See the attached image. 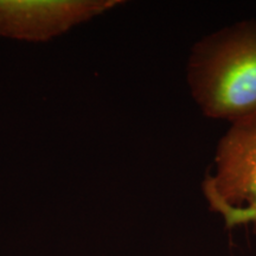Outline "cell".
Wrapping results in <instances>:
<instances>
[{
	"label": "cell",
	"instance_id": "cell-3",
	"mask_svg": "<svg viewBox=\"0 0 256 256\" xmlns=\"http://www.w3.org/2000/svg\"><path fill=\"white\" fill-rule=\"evenodd\" d=\"M122 2L121 0H0V36L46 42Z\"/></svg>",
	"mask_w": 256,
	"mask_h": 256
},
{
	"label": "cell",
	"instance_id": "cell-2",
	"mask_svg": "<svg viewBox=\"0 0 256 256\" xmlns=\"http://www.w3.org/2000/svg\"><path fill=\"white\" fill-rule=\"evenodd\" d=\"M202 188L228 228L256 222V115L230 124Z\"/></svg>",
	"mask_w": 256,
	"mask_h": 256
},
{
	"label": "cell",
	"instance_id": "cell-1",
	"mask_svg": "<svg viewBox=\"0 0 256 256\" xmlns=\"http://www.w3.org/2000/svg\"><path fill=\"white\" fill-rule=\"evenodd\" d=\"M188 83L210 119L232 124L256 115V22L234 24L197 43Z\"/></svg>",
	"mask_w": 256,
	"mask_h": 256
}]
</instances>
